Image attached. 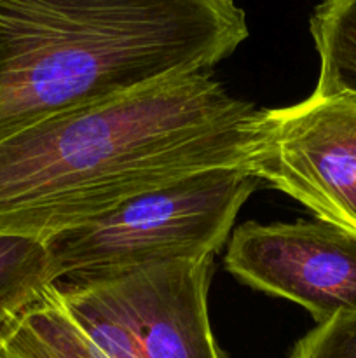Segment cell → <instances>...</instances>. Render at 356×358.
I'll use <instances>...</instances> for the list:
<instances>
[{
    "label": "cell",
    "instance_id": "obj_1",
    "mask_svg": "<svg viewBox=\"0 0 356 358\" xmlns=\"http://www.w3.org/2000/svg\"><path fill=\"white\" fill-rule=\"evenodd\" d=\"M258 112L194 72L23 129L0 142V233L45 243L192 175L251 173Z\"/></svg>",
    "mask_w": 356,
    "mask_h": 358
},
{
    "label": "cell",
    "instance_id": "obj_2",
    "mask_svg": "<svg viewBox=\"0 0 356 358\" xmlns=\"http://www.w3.org/2000/svg\"><path fill=\"white\" fill-rule=\"evenodd\" d=\"M248 35L234 0H0V142L65 112L212 72Z\"/></svg>",
    "mask_w": 356,
    "mask_h": 358
},
{
    "label": "cell",
    "instance_id": "obj_3",
    "mask_svg": "<svg viewBox=\"0 0 356 358\" xmlns=\"http://www.w3.org/2000/svg\"><path fill=\"white\" fill-rule=\"evenodd\" d=\"M260 182L216 168L143 192L45 241L54 283L103 278L156 261L215 255Z\"/></svg>",
    "mask_w": 356,
    "mask_h": 358
},
{
    "label": "cell",
    "instance_id": "obj_4",
    "mask_svg": "<svg viewBox=\"0 0 356 358\" xmlns=\"http://www.w3.org/2000/svg\"><path fill=\"white\" fill-rule=\"evenodd\" d=\"M251 175L356 236V101L313 93L258 112Z\"/></svg>",
    "mask_w": 356,
    "mask_h": 358
},
{
    "label": "cell",
    "instance_id": "obj_5",
    "mask_svg": "<svg viewBox=\"0 0 356 358\" xmlns=\"http://www.w3.org/2000/svg\"><path fill=\"white\" fill-rule=\"evenodd\" d=\"M212 264L213 255L168 259L56 285L121 325L140 358H225L208 315Z\"/></svg>",
    "mask_w": 356,
    "mask_h": 358
},
{
    "label": "cell",
    "instance_id": "obj_6",
    "mask_svg": "<svg viewBox=\"0 0 356 358\" xmlns=\"http://www.w3.org/2000/svg\"><path fill=\"white\" fill-rule=\"evenodd\" d=\"M225 268L246 285L299 304L316 324L356 311V236L314 222L237 227Z\"/></svg>",
    "mask_w": 356,
    "mask_h": 358
},
{
    "label": "cell",
    "instance_id": "obj_7",
    "mask_svg": "<svg viewBox=\"0 0 356 358\" xmlns=\"http://www.w3.org/2000/svg\"><path fill=\"white\" fill-rule=\"evenodd\" d=\"M0 358H140L121 325L49 283L0 324Z\"/></svg>",
    "mask_w": 356,
    "mask_h": 358
},
{
    "label": "cell",
    "instance_id": "obj_8",
    "mask_svg": "<svg viewBox=\"0 0 356 358\" xmlns=\"http://www.w3.org/2000/svg\"><path fill=\"white\" fill-rule=\"evenodd\" d=\"M309 31L320 58L313 93L356 101V0H323L309 17Z\"/></svg>",
    "mask_w": 356,
    "mask_h": 358
},
{
    "label": "cell",
    "instance_id": "obj_9",
    "mask_svg": "<svg viewBox=\"0 0 356 358\" xmlns=\"http://www.w3.org/2000/svg\"><path fill=\"white\" fill-rule=\"evenodd\" d=\"M54 283L47 245L0 233V324Z\"/></svg>",
    "mask_w": 356,
    "mask_h": 358
},
{
    "label": "cell",
    "instance_id": "obj_10",
    "mask_svg": "<svg viewBox=\"0 0 356 358\" xmlns=\"http://www.w3.org/2000/svg\"><path fill=\"white\" fill-rule=\"evenodd\" d=\"M290 358H356V311L316 324L295 343Z\"/></svg>",
    "mask_w": 356,
    "mask_h": 358
}]
</instances>
